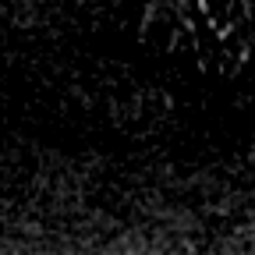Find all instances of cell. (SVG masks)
<instances>
[{"label": "cell", "mask_w": 255, "mask_h": 255, "mask_svg": "<svg viewBox=\"0 0 255 255\" xmlns=\"http://www.w3.org/2000/svg\"><path fill=\"white\" fill-rule=\"evenodd\" d=\"M170 43L202 60H238L252 43V11L238 4H177L163 14Z\"/></svg>", "instance_id": "1"}]
</instances>
